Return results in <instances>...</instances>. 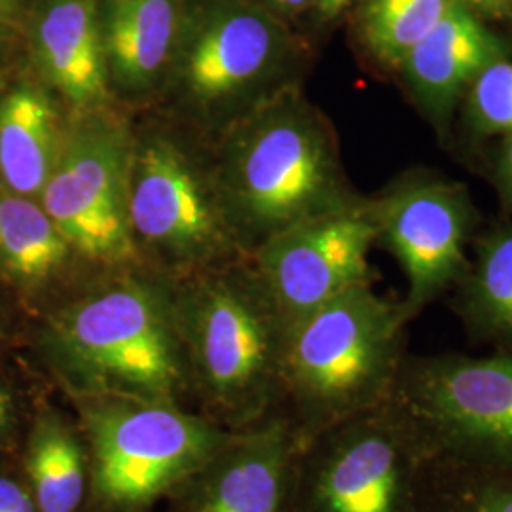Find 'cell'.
<instances>
[{
    "instance_id": "cell-1",
    "label": "cell",
    "mask_w": 512,
    "mask_h": 512,
    "mask_svg": "<svg viewBox=\"0 0 512 512\" xmlns=\"http://www.w3.org/2000/svg\"><path fill=\"white\" fill-rule=\"evenodd\" d=\"M215 145L220 196L245 253L296 222L359 200L329 120L298 86L224 129Z\"/></svg>"
},
{
    "instance_id": "cell-2",
    "label": "cell",
    "mask_w": 512,
    "mask_h": 512,
    "mask_svg": "<svg viewBox=\"0 0 512 512\" xmlns=\"http://www.w3.org/2000/svg\"><path fill=\"white\" fill-rule=\"evenodd\" d=\"M300 46L256 0H184L160 99L177 118L219 137L296 84Z\"/></svg>"
},
{
    "instance_id": "cell-3",
    "label": "cell",
    "mask_w": 512,
    "mask_h": 512,
    "mask_svg": "<svg viewBox=\"0 0 512 512\" xmlns=\"http://www.w3.org/2000/svg\"><path fill=\"white\" fill-rule=\"evenodd\" d=\"M410 319L404 302L363 283L287 327L281 380L315 427L325 429L391 397L406 359Z\"/></svg>"
},
{
    "instance_id": "cell-4",
    "label": "cell",
    "mask_w": 512,
    "mask_h": 512,
    "mask_svg": "<svg viewBox=\"0 0 512 512\" xmlns=\"http://www.w3.org/2000/svg\"><path fill=\"white\" fill-rule=\"evenodd\" d=\"M128 220L137 256L196 270L245 253L226 217L213 154L169 124L131 128Z\"/></svg>"
},
{
    "instance_id": "cell-5",
    "label": "cell",
    "mask_w": 512,
    "mask_h": 512,
    "mask_svg": "<svg viewBox=\"0 0 512 512\" xmlns=\"http://www.w3.org/2000/svg\"><path fill=\"white\" fill-rule=\"evenodd\" d=\"M46 342L76 382L131 399L160 401L183 378L175 313L164 294L137 277L59 311Z\"/></svg>"
},
{
    "instance_id": "cell-6",
    "label": "cell",
    "mask_w": 512,
    "mask_h": 512,
    "mask_svg": "<svg viewBox=\"0 0 512 512\" xmlns=\"http://www.w3.org/2000/svg\"><path fill=\"white\" fill-rule=\"evenodd\" d=\"M391 399L431 456L512 467V355L406 357Z\"/></svg>"
},
{
    "instance_id": "cell-7",
    "label": "cell",
    "mask_w": 512,
    "mask_h": 512,
    "mask_svg": "<svg viewBox=\"0 0 512 512\" xmlns=\"http://www.w3.org/2000/svg\"><path fill=\"white\" fill-rule=\"evenodd\" d=\"M325 429L302 511L431 512L437 459L391 397Z\"/></svg>"
},
{
    "instance_id": "cell-8",
    "label": "cell",
    "mask_w": 512,
    "mask_h": 512,
    "mask_svg": "<svg viewBox=\"0 0 512 512\" xmlns=\"http://www.w3.org/2000/svg\"><path fill=\"white\" fill-rule=\"evenodd\" d=\"M131 126L114 109L71 114L38 202L84 264L131 266L139 256L128 220Z\"/></svg>"
},
{
    "instance_id": "cell-9",
    "label": "cell",
    "mask_w": 512,
    "mask_h": 512,
    "mask_svg": "<svg viewBox=\"0 0 512 512\" xmlns=\"http://www.w3.org/2000/svg\"><path fill=\"white\" fill-rule=\"evenodd\" d=\"M378 226L368 200L296 222L251 253L255 274L285 327L338 294L370 283Z\"/></svg>"
},
{
    "instance_id": "cell-10",
    "label": "cell",
    "mask_w": 512,
    "mask_h": 512,
    "mask_svg": "<svg viewBox=\"0 0 512 512\" xmlns=\"http://www.w3.org/2000/svg\"><path fill=\"white\" fill-rule=\"evenodd\" d=\"M93 480L114 505H141L198 469L219 435L160 404H105L90 416Z\"/></svg>"
},
{
    "instance_id": "cell-11",
    "label": "cell",
    "mask_w": 512,
    "mask_h": 512,
    "mask_svg": "<svg viewBox=\"0 0 512 512\" xmlns=\"http://www.w3.org/2000/svg\"><path fill=\"white\" fill-rule=\"evenodd\" d=\"M378 239L401 264L408 293L404 306L416 317L456 285L469 260L465 247L475 207L463 184L429 173H410L370 200Z\"/></svg>"
},
{
    "instance_id": "cell-12",
    "label": "cell",
    "mask_w": 512,
    "mask_h": 512,
    "mask_svg": "<svg viewBox=\"0 0 512 512\" xmlns=\"http://www.w3.org/2000/svg\"><path fill=\"white\" fill-rule=\"evenodd\" d=\"M186 327L205 382L224 397H251L281 380L287 327L262 283L205 277L188 294Z\"/></svg>"
},
{
    "instance_id": "cell-13",
    "label": "cell",
    "mask_w": 512,
    "mask_h": 512,
    "mask_svg": "<svg viewBox=\"0 0 512 512\" xmlns=\"http://www.w3.org/2000/svg\"><path fill=\"white\" fill-rule=\"evenodd\" d=\"M25 25L35 76L71 114L116 107L107 76L101 0H33Z\"/></svg>"
},
{
    "instance_id": "cell-14",
    "label": "cell",
    "mask_w": 512,
    "mask_h": 512,
    "mask_svg": "<svg viewBox=\"0 0 512 512\" xmlns=\"http://www.w3.org/2000/svg\"><path fill=\"white\" fill-rule=\"evenodd\" d=\"M511 55L507 38L452 0L437 25L406 52L397 71L421 114L444 131L478 74Z\"/></svg>"
},
{
    "instance_id": "cell-15",
    "label": "cell",
    "mask_w": 512,
    "mask_h": 512,
    "mask_svg": "<svg viewBox=\"0 0 512 512\" xmlns=\"http://www.w3.org/2000/svg\"><path fill=\"white\" fill-rule=\"evenodd\" d=\"M184 0H103L101 27L114 103L160 97Z\"/></svg>"
},
{
    "instance_id": "cell-16",
    "label": "cell",
    "mask_w": 512,
    "mask_h": 512,
    "mask_svg": "<svg viewBox=\"0 0 512 512\" xmlns=\"http://www.w3.org/2000/svg\"><path fill=\"white\" fill-rule=\"evenodd\" d=\"M71 112L37 76L0 90V186L38 200L54 171Z\"/></svg>"
},
{
    "instance_id": "cell-17",
    "label": "cell",
    "mask_w": 512,
    "mask_h": 512,
    "mask_svg": "<svg viewBox=\"0 0 512 512\" xmlns=\"http://www.w3.org/2000/svg\"><path fill=\"white\" fill-rule=\"evenodd\" d=\"M298 439L275 420L239 446L209 480L196 512H283Z\"/></svg>"
},
{
    "instance_id": "cell-18",
    "label": "cell",
    "mask_w": 512,
    "mask_h": 512,
    "mask_svg": "<svg viewBox=\"0 0 512 512\" xmlns=\"http://www.w3.org/2000/svg\"><path fill=\"white\" fill-rule=\"evenodd\" d=\"M84 264L35 198L0 186V272L21 289L40 291Z\"/></svg>"
},
{
    "instance_id": "cell-19",
    "label": "cell",
    "mask_w": 512,
    "mask_h": 512,
    "mask_svg": "<svg viewBox=\"0 0 512 512\" xmlns=\"http://www.w3.org/2000/svg\"><path fill=\"white\" fill-rule=\"evenodd\" d=\"M456 285V310L467 330L512 355V224L478 241Z\"/></svg>"
},
{
    "instance_id": "cell-20",
    "label": "cell",
    "mask_w": 512,
    "mask_h": 512,
    "mask_svg": "<svg viewBox=\"0 0 512 512\" xmlns=\"http://www.w3.org/2000/svg\"><path fill=\"white\" fill-rule=\"evenodd\" d=\"M27 471L38 512H76L86 488L84 456L73 435L54 418L38 421Z\"/></svg>"
},
{
    "instance_id": "cell-21",
    "label": "cell",
    "mask_w": 512,
    "mask_h": 512,
    "mask_svg": "<svg viewBox=\"0 0 512 512\" xmlns=\"http://www.w3.org/2000/svg\"><path fill=\"white\" fill-rule=\"evenodd\" d=\"M452 0H361L357 35L374 61L397 71L406 52L442 18Z\"/></svg>"
},
{
    "instance_id": "cell-22",
    "label": "cell",
    "mask_w": 512,
    "mask_h": 512,
    "mask_svg": "<svg viewBox=\"0 0 512 512\" xmlns=\"http://www.w3.org/2000/svg\"><path fill=\"white\" fill-rule=\"evenodd\" d=\"M431 512H512V467L437 461Z\"/></svg>"
},
{
    "instance_id": "cell-23",
    "label": "cell",
    "mask_w": 512,
    "mask_h": 512,
    "mask_svg": "<svg viewBox=\"0 0 512 512\" xmlns=\"http://www.w3.org/2000/svg\"><path fill=\"white\" fill-rule=\"evenodd\" d=\"M465 133L494 139L512 131V55L478 74L461 101Z\"/></svg>"
},
{
    "instance_id": "cell-24",
    "label": "cell",
    "mask_w": 512,
    "mask_h": 512,
    "mask_svg": "<svg viewBox=\"0 0 512 512\" xmlns=\"http://www.w3.org/2000/svg\"><path fill=\"white\" fill-rule=\"evenodd\" d=\"M33 0H0V52L12 44Z\"/></svg>"
},
{
    "instance_id": "cell-25",
    "label": "cell",
    "mask_w": 512,
    "mask_h": 512,
    "mask_svg": "<svg viewBox=\"0 0 512 512\" xmlns=\"http://www.w3.org/2000/svg\"><path fill=\"white\" fill-rule=\"evenodd\" d=\"M495 152L494 181L503 203L512 209V131L505 133Z\"/></svg>"
},
{
    "instance_id": "cell-26",
    "label": "cell",
    "mask_w": 512,
    "mask_h": 512,
    "mask_svg": "<svg viewBox=\"0 0 512 512\" xmlns=\"http://www.w3.org/2000/svg\"><path fill=\"white\" fill-rule=\"evenodd\" d=\"M469 8L476 18L488 25H505L512 29V0H458Z\"/></svg>"
},
{
    "instance_id": "cell-27",
    "label": "cell",
    "mask_w": 512,
    "mask_h": 512,
    "mask_svg": "<svg viewBox=\"0 0 512 512\" xmlns=\"http://www.w3.org/2000/svg\"><path fill=\"white\" fill-rule=\"evenodd\" d=\"M0 512H37L33 495L16 480L0 476Z\"/></svg>"
},
{
    "instance_id": "cell-28",
    "label": "cell",
    "mask_w": 512,
    "mask_h": 512,
    "mask_svg": "<svg viewBox=\"0 0 512 512\" xmlns=\"http://www.w3.org/2000/svg\"><path fill=\"white\" fill-rule=\"evenodd\" d=\"M355 2L357 0H311L310 10H313L319 23L329 25L340 18L344 12H348Z\"/></svg>"
},
{
    "instance_id": "cell-29",
    "label": "cell",
    "mask_w": 512,
    "mask_h": 512,
    "mask_svg": "<svg viewBox=\"0 0 512 512\" xmlns=\"http://www.w3.org/2000/svg\"><path fill=\"white\" fill-rule=\"evenodd\" d=\"M268 10H272L279 18H293L306 10H310L311 0H256Z\"/></svg>"
},
{
    "instance_id": "cell-30",
    "label": "cell",
    "mask_w": 512,
    "mask_h": 512,
    "mask_svg": "<svg viewBox=\"0 0 512 512\" xmlns=\"http://www.w3.org/2000/svg\"><path fill=\"white\" fill-rule=\"evenodd\" d=\"M12 416V397L10 393L0 385V433L6 429Z\"/></svg>"
},
{
    "instance_id": "cell-31",
    "label": "cell",
    "mask_w": 512,
    "mask_h": 512,
    "mask_svg": "<svg viewBox=\"0 0 512 512\" xmlns=\"http://www.w3.org/2000/svg\"><path fill=\"white\" fill-rule=\"evenodd\" d=\"M0 90H2V86H0Z\"/></svg>"
}]
</instances>
